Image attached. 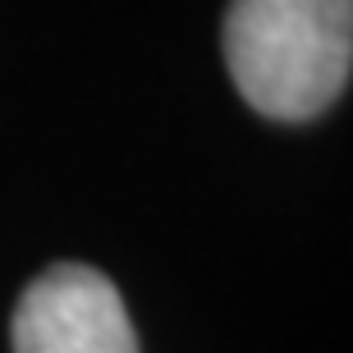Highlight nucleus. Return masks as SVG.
Segmentation results:
<instances>
[{
	"mask_svg": "<svg viewBox=\"0 0 353 353\" xmlns=\"http://www.w3.org/2000/svg\"><path fill=\"white\" fill-rule=\"evenodd\" d=\"M221 46L243 101L299 124L349 88L353 0H230Z\"/></svg>",
	"mask_w": 353,
	"mask_h": 353,
	"instance_id": "1",
	"label": "nucleus"
},
{
	"mask_svg": "<svg viewBox=\"0 0 353 353\" xmlns=\"http://www.w3.org/2000/svg\"><path fill=\"white\" fill-rule=\"evenodd\" d=\"M14 353H138L129 307L97 266L41 271L14 307Z\"/></svg>",
	"mask_w": 353,
	"mask_h": 353,
	"instance_id": "2",
	"label": "nucleus"
}]
</instances>
